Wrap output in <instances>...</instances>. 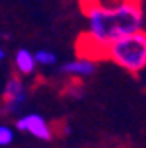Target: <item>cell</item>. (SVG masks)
Segmentation results:
<instances>
[{
    "label": "cell",
    "mask_w": 146,
    "mask_h": 148,
    "mask_svg": "<svg viewBox=\"0 0 146 148\" xmlns=\"http://www.w3.org/2000/svg\"><path fill=\"white\" fill-rule=\"evenodd\" d=\"M4 57H5V51H4L2 48H0V62H2V60H4Z\"/></svg>",
    "instance_id": "obj_10"
},
{
    "label": "cell",
    "mask_w": 146,
    "mask_h": 148,
    "mask_svg": "<svg viewBox=\"0 0 146 148\" xmlns=\"http://www.w3.org/2000/svg\"><path fill=\"white\" fill-rule=\"evenodd\" d=\"M4 101H5V109L9 113L18 111L27 101V90L23 86V83L18 79L16 76H12L4 90Z\"/></svg>",
    "instance_id": "obj_4"
},
{
    "label": "cell",
    "mask_w": 146,
    "mask_h": 148,
    "mask_svg": "<svg viewBox=\"0 0 146 148\" xmlns=\"http://www.w3.org/2000/svg\"><path fill=\"white\" fill-rule=\"evenodd\" d=\"M33 57H35V62L39 65H44V67L57 64V55L53 51H49V49H39V51L33 53Z\"/></svg>",
    "instance_id": "obj_7"
},
{
    "label": "cell",
    "mask_w": 146,
    "mask_h": 148,
    "mask_svg": "<svg viewBox=\"0 0 146 148\" xmlns=\"http://www.w3.org/2000/svg\"><path fill=\"white\" fill-rule=\"evenodd\" d=\"M106 57L132 74L146 67V32L136 30L113 41L106 48Z\"/></svg>",
    "instance_id": "obj_2"
},
{
    "label": "cell",
    "mask_w": 146,
    "mask_h": 148,
    "mask_svg": "<svg viewBox=\"0 0 146 148\" xmlns=\"http://www.w3.org/2000/svg\"><path fill=\"white\" fill-rule=\"evenodd\" d=\"M97 69V64L90 58H76V60H69L65 62L60 71L65 74H72V76H79V78H86L92 76Z\"/></svg>",
    "instance_id": "obj_5"
},
{
    "label": "cell",
    "mask_w": 146,
    "mask_h": 148,
    "mask_svg": "<svg viewBox=\"0 0 146 148\" xmlns=\"http://www.w3.org/2000/svg\"><path fill=\"white\" fill-rule=\"evenodd\" d=\"M88 37L97 46L106 49L113 41L141 30L144 16L137 0H123L116 5L92 4L86 11Z\"/></svg>",
    "instance_id": "obj_1"
},
{
    "label": "cell",
    "mask_w": 146,
    "mask_h": 148,
    "mask_svg": "<svg viewBox=\"0 0 146 148\" xmlns=\"http://www.w3.org/2000/svg\"><path fill=\"white\" fill-rule=\"evenodd\" d=\"M137 2H139V0H137Z\"/></svg>",
    "instance_id": "obj_11"
},
{
    "label": "cell",
    "mask_w": 146,
    "mask_h": 148,
    "mask_svg": "<svg viewBox=\"0 0 146 148\" xmlns=\"http://www.w3.org/2000/svg\"><path fill=\"white\" fill-rule=\"evenodd\" d=\"M69 92L72 94V97H78V99L85 95V90H83V86H81V85H78V83H74V85H72Z\"/></svg>",
    "instance_id": "obj_9"
},
{
    "label": "cell",
    "mask_w": 146,
    "mask_h": 148,
    "mask_svg": "<svg viewBox=\"0 0 146 148\" xmlns=\"http://www.w3.org/2000/svg\"><path fill=\"white\" fill-rule=\"evenodd\" d=\"M16 129L21 131V132H28L30 136L37 138L41 141H49L51 139V129H49L48 122L37 113H28V115L21 116L16 122Z\"/></svg>",
    "instance_id": "obj_3"
},
{
    "label": "cell",
    "mask_w": 146,
    "mask_h": 148,
    "mask_svg": "<svg viewBox=\"0 0 146 148\" xmlns=\"http://www.w3.org/2000/svg\"><path fill=\"white\" fill-rule=\"evenodd\" d=\"M14 139V134L9 127L5 125H0V146H5V145H11V141Z\"/></svg>",
    "instance_id": "obj_8"
},
{
    "label": "cell",
    "mask_w": 146,
    "mask_h": 148,
    "mask_svg": "<svg viewBox=\"0 0 146 148\" xmlns=\"http://www.w3.org/2000/svg\"><path fill=\"white\" fill-rule=\"evenodd\" d=\"M35 57H33V53L28 51V49H18L16 53V67L18 71H20L21 74H30L33 72L35 69Z\"/></svg>",
    "instance_id": "obj_6"
}]
</instances>
